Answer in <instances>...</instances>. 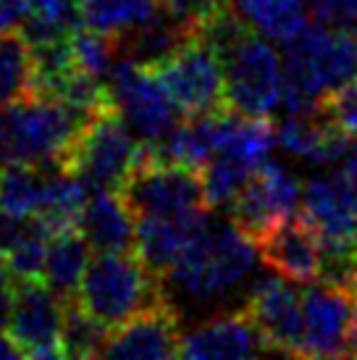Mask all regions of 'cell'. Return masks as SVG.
Instances as JSON below:
<instances>
[{"label": "cell", "mask_w": 357, "mask_h": 360, "mask_svg": "<svg viewBox=\"0 0 357 360\" xmlns=\"http://www.w3.org/2000/svg\"><path fill=\"white\" fill-rule=\"evenodd\" d=\"M268 345L258 326L249 321L245 310L205 321L192 331L181 334L178 358L187 360H234L268 355Z\"/></svg>", "instance_id": "e0dca14e"}, {"label": "cell", "mask_w": 357, "mask_h": 360, "mask_svg": "<svg viewBox=\"0 0 357 360\" xmlns=\"http://www.w3.org/2000/svg\"><path fill=\"white\" fill-rule=\"evenodd\" d=\"M48 248L50 237L45 234L37 221L32 219L30 231L21 237L13 250L6 255V266L11 271V279L13 281H45V266H48Z\"/></svg>", "instance_id": "83f0119b"}, {"label": "cell", "mask_w": 357, "mask_h": 360, "mask_svg": "<svg viewBox=\"0 0 357 360\" xmlns=\"http://www.w3.org/2000/svg\"><path fill=\"white\" fill-rule=\"evenodd\" d=\"M82 234L95 252L134 250L137 240V213L119 190H92L87 208L79 221Z\"/></svg>", "instance_id": "ac0fdd59"}, {"label": "cell", "mask_w": 357, "mask_h": 360, "mask_svg": "<svg viewBox=\"0 0 357 360\" xmlns=\"http://www.w3.org/2000/svg\"><path fill=\"white\" fill-rule=\"evenodd\" d=\"M11 271H8V266H6V260L0 258V287H6V284H11Z\"/></svg>", "instance_id": "d590c367"}, {"label": "cell", "mask_w": 357, "mask_h": 360, "mask_svg": "<svg viewBox=\"0 0 357 360\" xmlns=\"http://www.w3.org/2000/svg\"><path fill=\"white\" fill-rule=\"evenodd\" d=\"M292 284L294 281L271 271V276H263L249 287L242 310L258 326L273 355L302 358V342H305L302 292H297Z\"/></svg>", "instance_id": "8fae6325"}, {"label": "cell", "mask_w": 357, "mask_h": 360, "mask_svg": "<svg viewBox=\"0 0 357 360\" xmlns=\"http://www.w3.org/2000/svg\"><path fill=\"white\" fill-rule=\"evenodd\" d=\"M110 337V326L95 319L79 300H69L63 310L60 350L63 358H100Z\"/></svg>", "instance_id": "d4e9b609"}, {"label": "cell", "mask_w": 357, "mask_h": 360, "mask_svg": "<svg viewBox=\"0 0 357 360\" xmlns=\"http://www.w3.org/2000/svg\"><path fill=\"white\" fill-rule=\"evenodd\" d=\"M299 208H302V184L297 176L276 160H266L234 198L231 219L252 240H258L273 224L299 213Z\"/></svg>", "instance_id": "4fadbf2b"}, {"label": "cell", "mask_w": 357, "mask_h": 360, "mask_svg": "<svg viewBox=\"0 0 357 360\" xmlns=\"http://www.w3.org/2000/svg\"><path fill=\"white\" fill-rule=\"evenodd\" d=\"M205 216H208V210H200V213H192V216H184V219L142 216V219H137L134 252L155 274L166 276Z\"/></svg>", "instance_id": "d6986e66"}, {"label": "cell", "mask_w": 357, "mask_h": 360, "mask_svg": "<svg viewBox=\"0 0 357 360\" xmlns=\"http://www.w3.org/2000/svg\"><path fill=\"white\" fill-rule=\"evenodd\" d=\"M71 3H77V6H79V3H82V0H71Z\"/></svg>", "instance_id": "8d00e7d4"}, {"label": "cell", "mask_w": 357, "mask_h": 360, "mask_svg": "<svg viewBox=\"0 0 357 360\" xmlns=\"http://www.w3.org/2000/svg\"><path fill=\"white\" fill-rule=\"evenodd\" d=\"M337 174L342 176L344 187L352 192V198L357 200V140H349L347 150L337 163Z\"/></svg>", "instance_id": "d6a6232c"}, {"label": "cell", "mask_w": 357, "mask_h": 360, "mask_svg": "<svg viewBox=\"0 0 357 360\" xmlns=\"http://www.w3.org/2000/svg\"><path fill=\"white\" fill-rule=\"evenodd\" d=\"M11 313H13V281L0 287V331L8 329Z\"/></svg>", "instance_id": "836d02e7"}, {"label": "cell", "mask_w": 357, "mask_h": 360, "mask_svg": "<svg viewBox=\"0 0 357 360\" xmlns=\"http://www.w3.org/2000/svg\"><path fill=\"white\" fill-rule=\"evenodd\" d=\"M45 181L48 174H42L40 166H0V210H8L21 219L37 216L45 198Z\"/></svg>", "instance_id": "cb8c5ba5"}, {"label": "cell", "mask_w": 357, "mask_h": 360, "mask_svg": "<svg viewBox=\"0 0 357 360\" xmlns=\"http://www.w3.org/2000/svg\"><path fill=\"white\" fill-rule=\"evenodd\" d=\"M302 316H305L302 358L352 355L357 329V295L320 281L302 292Z\"/></svg>", "instance_id": "30bf717a"}, {"label": "cell", "mask_w": 357, "mask_h": 360, "mask_svg": "<svg viewBox=\"0 0 357 360\" xmlns=\"http://www.w3.org/2000/svg\"><path fill=\"white\" fill-rule=\"evenodd\" d=\"M255 245H258L263 263L278 276L294 281V284L320 281L323 240L305 213H294V216L273 224L255 240Z\"/></svg>", "instance_id": "5bb4252c"}, {"label": "cell", "mask_w": 357, "mask_h": 360, "mask_svg": "<svg viewBox=\"0 0 357 360\" xmlns=\"http://www.w3.org/2000/svg\"><path fill=\"white\" fill-rule=\"evenodd\" d=\"M69 40L77 69L87 71V74L98 77V79H108L113 66H116V60H119V51H116L113 37L79 24L77 30L71 32Z\"/></svg>", "instance_id": "4316f807"}, {"label": "cell", "mask_w": 357, "mask_h": 360, "mask_svg": "<svg viewBox=\"0 0 357 360\" xmlns=\"http://www.w3.org/2000/svg\"><path fill=\"white\" fill-rule=\"evenodd\" d=\"M3 358H24V355H21L19 345L11 340V334L0 331V360Z\"/></svg>", "instance_id": "e575fe53"}, {"label": "cell", "mask_w": 357, "mask_h": 360, "mask_svg": "<svg viewBox=\"0 0 357 360\" xmlns=\"http://www.w3.org/2000/svg\"><path fill=\"white\" fill-rule=\"evenodd\" d=\"M119 192L126 198L137 219L142 216L184 219L200 210H208L200 169L163 160L155 145L150 142L139 166L121 184Z\"/></svg>", "instance_id": "52a82bcc"}, {"label": "cell", "mask_w": 357, "mask_h": 360, "mask_svg": "<svg viewBox=\"0 0 357 360\" xmlns=\"http://www.w3.org/2000/svg\"><path fill=\"white\" fill-rule=\"evenodd\" d=\"M84 121L50 95L0 108V166H50L63 169L71 148L79 140Z\"/></svg>", "instance_id": "3957f363"}, {"label": "cell", "mask_w": 357, "mask_h": 360, "mask_svg": "<svg viewBox=\"0 0 357 360\" xmlns=\"http://www.w3.org/2000/svg\"><path fill=\"white\" fill-rule=\"evenodd\" d=\"M331 124H337L347 137L357 140V79L344 84L342 90L328 95L320 110Z\"/></svg>", "instance_id": "f1b7e54d"}, {"label": "cell", "mask_w": 357, "mask_h": 360, "mask_svg": "<svg viewBox=\"0 0 357 360\" xmlns=\"http://www.w3.org/2000/svg\"><path fill=\"white\" fill-rule=\"evenodd\" d=\"M40 95L34 48L24 32L0 34V108Z\"/></svg>", "instance_id": "7402d4cb"}, {"label": "cell", "mask_w": 357, "mask_h": 360, "mask_svg": "<svg viewBox=\"0 0 357 360\" xmlns=\"http://www.w3.org/2000/svg\"><path fill=\"white\" fill-rule=\"evenodd\" d=\"M108 82L121 119L142 142L158 145L178 127L184 113L178 110L152 66L121 58L116 60Z\"/></svg>", "instance_id": "9c48e42d"}, {"label": "cell", "mask_w": 357, "mask_h": 360, "mask_svg": "<svg viewBox=\"0 0 357 360\" xmlns=\"http://www.w3.org/2000/svg\"><path fill=\"white\" fill-rule=\"evenodd\" d=\"M145 148L148 142H142L129 129L119 110H108L82 127L79 140L71 148L63 171L79 174L92 190H119L139 166Z\"/></svg>", "instance_id": "8992f818"}, {"label": "cell", "mask_w": 357, "mask_h": 360, "mask_svg": "<svg viewBox=\"0 0 357 360\" xmlns=\"http://www.w3.org/2000/svg\"><path fill=\"white\" fill-rule=\"evenodd\" d=\"M169 8L178 11V13H187V16H197L205 19L210 13H219V11L228 8V0H163Z\"/></svg>", "instance_id": "1f68e13d"}, {"label": "cell", "mask_w": 357, "mask_h": 360, "mask_svg": "<svg viewBox=\"0 0 357 360\" xmlns=\"http://www.w3.org/2000/svg\"><path fill=\"white\" fill-rule=\"evenodd\" d=\"M226 71V103L242 116L268 119L284 95V56L273 42L249 30L221 53Z\"/></svg>", "instance_id": "5b68a950"}, {"label": "cell", "mask_w": 357, "mask_h": 360, "mask_svg": "<svg viewBox=\"0 0 357 360\" xmlns=\"http://www.w3.org/2000/svg\"><path fill=\"white\" fill-rule=\"evenodd\" d=\"M163 6V0H82L79 21L82 27L103 32L108 37H121L150 24Z\"/></svg>", "instance_id": "603a6c76"}, {"label": "cell", "mask_w": 357, "mask_h": 360, "mask_svg": "<svg viewBox=\"0 0 357 360\" xmlns=\"http://www.w3.org/2000/svg\"><path fill=\"white\" fill-rule=\"evenodd\" d=\"M178 347L181 331L176 310L171 308V302H160L110 329L103 355L121 360H166L178 358Z\"/></svg>", "instance_id": "2e32d148"}, {"label": "cell", "mask_w": 357, "mask_h": 360, "mask_svg": "<svg viewBox=\"0 0 357 360\" xmlns=\"http://www.w3.org/2000/svg\"><path fill=\"white\" fill-rule=\"evenodd\" d=\"M302 213L320 234L323 255H357V200L337 171L302 187Z\"/></svg>", "instance_id": "9a60e30c"}, {"label": "cell", "mask_w": 357, "mask_h": 360, "mask_svg": "<svg viewBox=\"0 0 357 360\" xmlns=\"http://www.w3.org/2000/svg\"><path fill=\"white\" fill-rule=\"evenodd\" d=\"M242 21L271 42H289L310 21V0H234Z\"/></svg>", "instance_id": "44dd1931"}, {"label": "cell", "mask_w": 357, "mask_h": 360, "mask_svg": "<svg viewBox=\"0 0 357 360\" xmlns=\"http://www.w3.org/2000/svg\"><path fill=\"white\" fill-rule=\"evenodd\" d=\"M92 245L82 229H66L50 240L48 266H45V284L58 295L63 302L77 300L82 279L92 263Z\"/></svg>", "instance_id": "ffe728a7"}, {"label": "cell", "mask_w": 357, "mask_h": 360, "mask_svg": "<svg viewBox=\"0 0 357 360\" xmlns=\"http://www.w3.org/2000/svg\"><path fill=\"white\" fill-rule=\"evenodd\" d=\"M152 69L184 116H205L228 108L223 58L202 34H195Z\"/></svg>", "instance_id": "ba28073f"}, {"label": "cell", "mask_w": 357, "mask_h": 360, "mask_svg": "<svg viewBox=\"0 0 357 360\" xmlns=\"http://www.w3.org/2000/svg\"><path fill=\"white\" fill-rule=\"evenodd\" d=\"M281 105L294 116H316L328 95L357 79V30L334 21H308L284 42Z\"/></svg>", "instance_id": "6da1fadb"}, {"label": "cell", "mask_w": 357, "mask_h": 360, "mask_svg": "<svg viewBox=\"0 0 357 360\" xmlns=\"http://www.w3.org/2000/svg\"><path fill=\"white\" fill-rule=\"evenodd\" d=\"M30 19V3L27 0H0V34L16 32Z\"/></svg>", "instance_id": "4dcf8cb0"}, {"label": "cell", "mask_w": 357, "mask_h": 360, "mask_svg": "<svg viewBox=\"0 0 357 360\" xmlns=\"http://www.w3.org/2000/svg\"><path fill=\"white\" fill-rule=\"evenodd\" d=\"M63 310L66 302L42 279L13 281V313H11L8 334L19 345L24 358H63L60 350Z\"/></svg>", "instance_id": "7c38bea8"}, {"label": "cell", "mask_w": 357, "mask_h": 360, "mask_svg": "<svg viewBox=\"0 0 357 360\" xmlns=\"http://www.w3.org/2000/svg\"><path fill=\"white\" fill-rule=\"evenodd\" d=\"M32 219H21V216H13L8 210H0V258H6L13 245L30 231Z\"/></svg>", "instance_id": "f546056e"}, {"label": "cell", "mask_w": 357, "mask_h": 360, "mask_svg": "<svg viewBox=\"0 0 357 360\" xmlns=\"http://www.w3.org/2000/svg\"><path fill=\"white\" fill-rule=\"evenodd\" d=\"M258 245L237 221L205 216L163 279L197 305L226 300L258 266Z\"/></svg>", "instance_id": "7a4b0ae2"}, {"label": "cell", "mask_w": 357, "mask_h": 360, "mask_svg": "<svg viewBox=\"0 0 357 360\" xmlns=\"http://www.w3.org/2000/svg\"><path fill=\"white\" fill-rule=\"evenodd\" d=\"M77 300L110 329L160 302H169L163 276L134 250L98 252L82 279Z\"/></svg>", "instance_id": "277c9868"}, {"label": "cell", "mask_w": 357, "mask_h": 360, "mask_svg": "<svg viewBox=\"0 0 357 360\" xmlns=\"http://www.w3.org/2000/svg\"><path fill=\"white\" fill-rule=\"evenodd\" d=\"M255 171L245 169L242 163L223 155H213V158L200 169L202 176V190H205V200L208 208H221V205H231L242 187Z\"/></svg>", "instance_id": "484cf974"}]
</instances>
